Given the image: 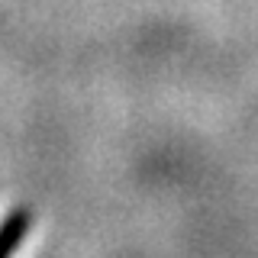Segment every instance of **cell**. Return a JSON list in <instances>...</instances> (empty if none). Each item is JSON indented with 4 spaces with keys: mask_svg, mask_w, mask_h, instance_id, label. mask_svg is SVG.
I'll return each mask as SVG.
<instances>
[{
    "mask_svg": "<svg viewBox=\"0 0 258 258\" xmlns=\"http://www.w3.org/2000/svg\"><path fill=\"white\" fill-rule=\"evenodd\" d=\"M29 226H32V213H29V210H16L10 220L0 226V258H10L16 248H20V242L26 239Z\"/></svg>",
    "mask_w": 258,
    "mask_h": 258,
    "instance_id": "6da1fadb",
    "label": "cell"
}]
</instances>
